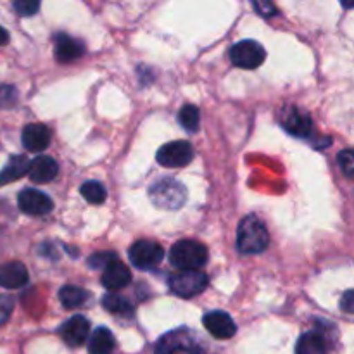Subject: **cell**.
I'll use <instances>...</instances> for the list:
<instances>
[{
    "instance_id": "1",
    "label": "cell",
    "mask_w": 354,
    "mask_h": 354,
    "mask_svg": "<svg viewBox=\"0 0 354 354\" xmlns=\"http://www.w3.org/2000/svg\"><path fill=\"white\" fill-rule=\"evenodd\" d=\"M270 244V235L263 221L254 214H249L239 223L237 249L242 254H258Z\"/></svg>"
},
{
    "instance_id": "2",
    "label": "cell",
    "mask_w": 354,
    "mask_h": 354,
    "mask_svg": "<svg viewBox=\"0 0 354 354\" xmlns=\"http://www.w3.org/2000/svg\"><path fill=\"white\" fill-rule=\"evenodd\" d=\"M176 353H187V354H203L204 348L203 342L197 339L190 328H176V330L168 332L162 335L156 344L154 354H176Z\"/></svg>"
},
{
    "instance_id": "3",
    "label": "cell",
    "mask_w": 354,
    "mask_h": 354,
    "mask_svg": "<svg viewBox=\"0 0 354 354\" xmlns=\"http://www.w3.org/2000/svg\"><path fill=\"white\" fill-rule=\"evenodd\" d=\"M149 197L152 204L161 209H180L187 201V190L178 180L162 178L152 183L149 189Z\"/></svg>"
},
{
    "instance_id": "4",
    "label": "cell",
    "mask_w": 354,
    "mask_h": 354,
    "mask_svg": "<svg viewBox=\"0 0 354 354\" xmlns=\"http://www.w3.org/2000/svg\"><path fill=\"white\" fill-rule=\"evenodd\" d=\"M169 261L178 270H199L207 263V249L197 241H180L171 248Z\"/></svg>"
},
{
    "instance_id": "5",
    "label": "cell",
    "mask_w": 354,
    "mask_h": 354,
    "mask_svg": "<svg viewBox=\"0 0 354 354\" xmlns=\"http://www.w3.org/2000/svg\"><path fill=\"white\" fill-rule=\"evenodd\" d=\"M169 289L173 294L183 299L197 296L207 287V275L199 270H180V272L169 275Z\"/></svg>"
},
{
    "instance_id": "6",
    "label": "cell",
    "mask_w": 354,
    "mask_h": 354,
    "mask_svg": "<svg viewBox=\"0 0 354 354\" xmlns=\"http://www.w3.org/2000/svg\"><path fill=\"white\" fill-rule=\"evenodd\" d=\"M232 64L242 69H256L265 62L266 52L263 45L254 40L237 41L228 52Z\"/></svg>"
},
{
    "instance_id": "7",
    "label": "cell",
    "mask_w": 354,
    "mask_h": 354,
    "mask_svg": "<svg viewBox=\"0 0 354 354\" xmlns=\"http://www.w3.org/2000/svg\"><path fill=\"white\" fill-rule=\"evenodd\" d=\"M156 159L165 168H183L194 159V149L187 140L169 142L159 149Z\"/></svg>"
},
{
    "instance_id": "8",
    "label": "cell",
    "mask_w": 354,
    "mask_h": 354,
    "mask_svg": "<svg viewBox=\"0 0 354 354\" xmlns=\"http://www.w3.org/2000/svg\"><path fill=\"white\" fill-rule=\"evenodd\" d=\"M165 258V251L158 242L138 241L130 248V261L138 270H152Z\"/></svg>"
},
{
    "instance_id": "9",
    "label": "cell",
    "mask_w": 354,
    "mask_h": 354,
    "mask_svg": "<svg viewBox=\"0 0 354 354\" xmlns=\"http://www.w3.org/2000/svg\"><path fill=\"white\" fill-rule=\"evenodd\" d=\"M17 204L23 213L31 214V216H41V214L50 213L54 203L47 194L35 189H24L17 197Z\"/></svg>"
},
{
    "instance_id": "10",
    "label": "cell",
    "mask_w": 354,
    "mask_h": 354,
    "mask_svg": "<svg viewBox=\"0 0 354 354\" xmlns=\"http://www.w3.org/2000/svg\"><path fill=\"white\" fill-rule=\"evenodd\" d=\"M61 337L69 348H80L82 344H85V341L88 339L90 334V324L85 317L82 315H75V317L69 318L64 325L61 327Z\"/></svg>"
},
{
    "instance_id": "11",
    "label": "cell",
    "mask_w": 354,
    "mask_h": 354,
    "mask_svg": "<svg viewBox=\"0 0 354 354\" xmlns=\"http://www.w3.org/2000/svg\"><path fill=\"white\" fill-rule=\"evenodd\" d=\"M203 324L206 330L216 339H230L237 332L235 322L225 311H211L203 318Z\"/></svg>"
},
{
    "instance_id": "12",
    "label": "cell",
    "mask_w": 354,
    "mask_h": 354,
    "mask_svg": "<svg viewBox=\"0 0 354 354\" xmlns=\"http://www.w3.org/2000/svg\"><path fill=\"white\" fill-rule=\"evenodd\" d=\"M130 282H131V272L124 263H121L120 259L116 258H114L113 261L107 263L102 275V286L106 287L107 290L124 289Z\"/></svg>"
},
{
    "instance_id": "13",
    "label": "cell",
    "mask_w": 354,
    "mask_h": 354,
    "mask_svg": "<svg viewBox=\"0 0 354 354\" xmlns=\"http://www.w3.org/2000/svg\"><path fill=\"white\" fill-rule=\"evenodd\" d=\"M282 124L290 135L296 137H308L311 133V118L297 107H287L282 113Z\"/></svg>"
},
{
    "instance_id": "14",
    "label": "cell",
    "mask_w": 354,
    "mask_h": 354,
    "mask_svg": "<svg viewBox=\"0 0 354 354\" xmlns=\"http://www.w3.org/2000/svg\"><path fill=\"white\" fill-rule=\"evenodd\" d=\"M21 138H23V145L28 151L41 152L50 144V131H48V128L45 124L31 123L24 127Z\"/></svg>"
},
{
    "instance_id": "15",
    "label": "cell",
    "mask_w": 354,
    "mask_h": 354,
    "mask_svg": "<svg viewBox=\"0 0 354 354\" xmlns=\"http://www.w3.org/2000/svg\"><path fill=\"white\" fill-rule=\"evenodd\" d=\"M59 166L55 159L48 158V156H38L33 161H30V169L28 175L30 180L35 183H48L57 176Z\"/></svg>"
},
{
    "instance_id": "16",
    "label": "cell",
    "mask_w": 354,
    "mask_h": 354,
    "mask_svg": "<svg viewBox=\"0 0 354 354\" xmlns=\"http://www.w3.org/2000/svg\"><path fill=\"white\" fill-rule=\"evenodd\" d=\"M28 282V268L19 261H10L0 266V287L21 289Z\"/></svg>"
},
{
    "instance_id": "17",
    "label": "cell",
    "mask_w": 354,
    "mask_h": 354,
    "mask_svg": "<svg viewBox=\"0 0 354 354\" xmlns=\"http://www.w3.org/2000/svg\"><path fill=\"white\" fill-rule=\"evenodd\" d=\"M85 52V45L69 35H57L55 37V59L59 62H71L82 57Z\"/></svg>"
},
{
    "instance_id": "18",
    "label": "cell",
    "mask_w": 354,
    "mask_h": 354,
    "mask_svg": "<svg viewBox=\"0 0 354 354\" xmlns=\"http://www.w3.org/2000/svg\"><path fill=\"white\" fill-rule=\"evenodd\" d=\"M28 169H30V161L26 156H12L6 168L0 171V187L23 178L24 175H28Z\"/></svg>"
},
{
    "instance_id": "19",
    "label": "cell",
    "mask_w": 354,
    "mask_h": 354,
    "mask_svg": "<svg viewBox=\"0 0 354 354\" xmlns=\"http://www.w3.org/2000/svg\"><path fill=\"white\" fill-rule=\"evenodd\" d=\"M296 354H327V342L318 332H306L299 337Z\"/></svg>"
},
{
    "instance_id": "20",
    "label": "cell",
    "mask_w": 354,
    "mask_h": 354,
    "mask_svg": "<svg viewBox=\"0 0 354 354\" xmlns=\"http://www.w3.org/2000/svg\"><path fill=\"white\" fill-rule=\"evenodd\" d=\"M114 346H116V341L109 328L99 327L90 339L88 354H111L114 351Z\"/></svg>"
},
{
    "instance_id": "21",
    "label": "cell",
    "mask_w": 354,
    "mask_h": 354,
    "mask_svg": "<svg viewBox=\"0 0 354 354\" xmlns=\"http://www.w3.org/2000/svg\"><path fill=\"white\" fill-rule=\"evenodd\" d=\"M86 297L88 296H86L85 290L75 286H66L59 290V299H61L62 306L68 308V310H75V308L83 306Z\"/></svg>"
},
{
    "instance_id": "22",
    "label": "cell",
    "mask_w": 354,
    "mask_h": 354,
    "mask_svg": "<svg viewBox=\"0 0 354 354\" xmlns=\"http://www.w3.org/2000/svg\"><path fill=\"white\" fill-rule=\"evenodd\" d=\"M102 306L106 308L109 313L120 315V317H128V315H131V311H133L130 301L118 296V294H107V296H104Z\"/></svg>"
},
{
    "instance_id": "23",
    "label": "cell",
    "mask_w": 354,
    "mask_h": 354,
    "mask_svg": "<svg viewBox=\"0 0 354 354\" xmlns=\"http://www.w3.org/2000/svg\"><path fill=\"white\" fill-rule=\"evenodd\" d=\"M178 121L182 124L183 130L187 131H197L199 130L201 123V113L194 104H187V106L182 107L178 114Z\"/></svg>"
},
{
    "instance_id": "24",
    "label": "cell",
    "mask_w": 354,
    "mask_h": 354,
    "mask_svg": "<svg viewBox=\"0 0 354 354\" xmlns=\"http://www.w3.org/2000/svg\"><path fill=\"white\" fill-rule=\"evenodd\" d=\"M82 196L90 204H102L106 201V189L99 182L90 180V182H85L82 185Z\"/></svg>"
},
{
    "instance_id": "25",
    "label": "cell",
    "mask_w": 354,
    "mask_h": 354,
    "mask_svg": "<svg viewBox=\"0 0 354 354\" xmlns=\"http://www.w3.org/2000/svg\"><path fill=\"white\" fill-rule=\"evenodd\" d=\"M14 9L19 16H33L40 9V2H37V0H17V2H14Z\"/></svg>"
},
{
    "instance_id": "26",
    "label": "cell",
    "mask_w": 354,
    "mask_h": 354,
    "mask_svg": "<svg viewBox=\"0 0 354 354\" xmlns=\"http://www.w3.org/2000/svg\"><path fill=\"white\" fill-rule=\"evenodd\" d=\"M337 161H339V165H341V169L344 171V175L348 176V178H353L354 176V158H353L351 149H346V151H342L341 154H339Z\"/></svg>"
},
{
    "instance_id": "27",
    "label": "cell",
    "mask_w": 354,
    "mask_h": 354,
    "mask_svg": "<svg viewBox=\"0 0 354 354\" xmlns=\"http://www.w3.org/2000/svg\"><path fill=\"white\" fill-rule=\"evenodd\" d=\"M12 310H14V299L10 296L2 294V296H0V325L6 324V322L9 320Z\"/></svg>"
},
{
    "instance_id": "28",
    "label": "cell",
    "mask_w": 354,
    "mask_h": 354,
    "mask_svg": "<svg viewBox=\"0 0 354 354\" xmlns=\"http://www.w3.org/2000/svg\"><path fill=\"white\" fill-rule=\"evenodd\" d=\"M114 258H116V256H114L113 252H99V254L92 256V258L88 259V265L93 266V268H106L107 263L113 261Z\"/></svg>"
},
{
    "instance_id": "29",
    "label": "cell",
    "mask_w": 354,
    "mask_h": 354,
    "mask_svg": "<svg viewBox=\"0 0 354 354\" xmlns=\"http://www.w3.org/2000/svg\"><path fill=\"white\" fill-rule=\"evenodd\" d=\"M252 7L256 9V12L261 14L265 17H272L277 14V7L272 2H265V0H259V2L252 3Z\"/></svg>"
},
{
    "instance_id": "30",
    "label": "cell",
    "mask_w": 354,
    "mask_h": 354,
    "mask_svg": "<svg viewBox=\"0 0 354 354\" xmlns=\"http://www.w3.org/2000/svg\"><path fill=\"white\" fill-rule=\"evenodd\" d=\"M16 97V90L12 86H0V102H9Z\"/></svg>"
},
{
    "instance_id": "31",
    "label": "cell",
    "mask_w": 354,
    "mask_h": 354,
    "mask_svg": "<svg viewBox=\"0 0 354 354\" xmlns=\"http://www.w3.org/2000/svg\"><path fill=\"white\" fill-rule=\"evenodd\" d=\"M353 297H354L353 290H346L344 297H342V301H341V306L344 308L348 313H351V311H353Z\"/></svg>"
},
{
    "instance_id": "32",
    "label": "cell",
    "mask_w": 354,
    "mask_h": 354,
    "mask_svg": "<svg viewBox=\"0 0 354 354\" xmlns=\"http://www.w3.org/2000/svg\"><path fill=\"white\" fill-rule=\"evenodd\" d=\"M7 41H9V33L0 26V45H6Z\"/></svg>"
}]
</instances>
